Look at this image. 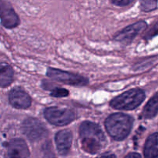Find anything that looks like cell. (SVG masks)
Returning <instances> with one entry per match:
<instances>
[{"instance_id": "obj_1", "label": "cell", "mask_w": 158, "mask_h": 158, "mask_svg": "<svg viewBox=\"0 0 158 158\" xmlns=\"http://www.w3.org/2000/svg\"><path fill=\"white\" fill-rule=\"evenodd\" d=\"M80 137L83 149L91 154L100 152L106 143L101 128L93 122L85 121L80 125Z\"/></svg>"}, {"instance_id": "obj_2", "label": "cell", "mask_w": 158, "mask_h": 158, "mask_svg": "<svg viewBox=\"0 0 158 158\" xmlns=\"http://www.w3.org/2000/svg\"><path fill=\"white\" fill-rule=\"evenodd\" d=\"M134 120L124 114H114L110 116L105 121V127L111 137L122 140L129 135L132 129Z\"/></svg>"}, {"instance_id": "obj_3", "label": "cell", "mask_w": 158, "mask_h": 158, "mask_svg": "<svg viewBox=\"0 0 158 158\" xmlns=\"http://www.w3.org/2000/svg\"><path fill=\"white\" fill-rule=\"evenodd\" d=\"M144 99L145 94L142 89H133L114 98L110 104L114 109L131 110L140 106Z\"/></svg>"}, {"instance_id": "obj_4", "label": "cell", "mask_w": 158, "mask_h": 158, "mask_svg": "<svg viewBox=\"0 0 158 158\" xmlns=\"http://www.w3.org/2000/svg\"><path fill=\"white\" fill-rule=\"evenodd\" d=\"M44 117L51 124L55 126H65L73 121L76 114L69 109L49 107L45 110Z\"/></svg>"}, {"instance_id": "obj_5", "label": "cell", "mask_w": 158, "mask_h": 158, "mask_svg": "<svg viewBox=\"0 0 158 158\" xmlns=\"http://www.w3.org/2000/svg\"><path fill=\"white\" fill-rule=\"evenodd\" d=\"M22 130L25 135L31 141H36L44 138L48 134V131L40 120L29 117L24 120Z\"/></svg>"}, {"instance_id": "obj_6", "label": "cell", "mask_w": 158, "mask_h": 158, "mask_svg": "<svg viewBox=\"0 0 158 158\" xmlns=\"http://www.w3.org/2000/svg\"><path fill=\"white\" fill-rule=\"evenodd\" d=\"M47 76L56 81L66 83L72 86H85L88 83V80L86 77L77 75L75 73L66 72L60 69L49 68L46 73Z\"/></svg>"}, {"instance_id": "obj_7", "label": "cell", "mask_w": 158, "mask_h": 158, "mask_svg": "<svg viewBox=\"0 0 158 158\" xmlns=\"http://www.w3.org/2000/svg\"><path fill=\"white\" fill-rule=\"evenodd\" d=\"M0 19L3 26L13 29L19 24V18L8 2L0 0Z\"/></svg>"}, {"instance_id": "obj_8", "label": "cell", "mask_w": 158, "mask_h": 158, "mask_svg": "<svg viewBox=\"0 0 158 158\" xmlns=\"http://www.w3.org/2000/svg\"><path fill=\"white\" fill-rule=\"evenodd\" d=\"M147 28V23L144 21H140L125 28L123 31L117 34L115 37L117 41L122 43H131L140 32Z\"/></svg>"}, {"instance_id": "obj_9", "label": "cell", "mask_w": 158, "mask_h": 158, "mask_svg": "<svg viewBox=\"0 0 158 158\" xmlns=\"http://www.w3.org/2000/svg\"><path fill=\"white\" fill-rule=\"evenodd\" d=\"M9 102L13 107L17 109H27L31 106V98L24 90L14 88L9 93Z\"/></svg>"}, {"instance_id": "obj_10", "label": "cell", "mask_w": 158, "mask_h": 158, "mask_svg": "<svg viewBox=\"0 0 158 158\" xmlns=\"http://www.w3.org/2000/svg\"><path fill=\"white\" fill-rule=\"evenodd\" d=\"M56 144L59 154L65 156L68 154L71 148L73 141L72 133L69 130H63L56 134Z\"/></svg>"}, {"instance_id": "obj_11", "label": "cell", "mask_w": 158, "mask_h": 158, "mask_svg": "<svg viewBox=\"0 0 158 158\" xmlns=\"http://www.w3.org/2000/svg\"><path fill=\"white\" fill-rule=\"evenodd\" d=\"M7 153L9 157H28L29 151L26 142L22 139H13L7 145Z\"/></svg>"}, {"instance_id": "obj_12", "label": "cell", "mask_w": 158, "mask_h": 158, "mask_svg": "<svg viewBox=\"0 0 158 158\" xmlns=\"http://www.w3.org/2000/svg\"><path fill=\"white\" fill-rule=\"evenodd\" d=\"M144 156L148 158L158 157V133L149 136L144 147Z\"/></svg>"}, {"instance_id": "obj_13", "label": "cell", "mask_w": 158, "mask_h": 158, "mask_svg": "<svg viewBox=\"0 0 158 158\" xmlns=\"http://www.w3.org/2000/svg\"><path fill=\"white\" fill-rule=\"evenodd\" d=\"M13 69L7 63H0V86L6 87L13 80Z\"/></svg>"}, {"instance_id": "obj_14", "label": "cell", "mask_w": 158, "mask_h": 158, "mask_svg": "<svg viewBox=\"0 0 158 158\" xmlns=\"http://www.w3.org/2000/svg\"><path fill=\"white\" fill-rule=\"evenodd\" d=\"M158 113V92L148 101L142 113V117L151 119L155 117Z\"/></svg>"}, {"instance_id": "obj_15", "label": "cell", "mask_w": 158, "mask_h": 158, "mask_svg": "<svg viewBox=\"0 0 158 158\" xmlns=\"http://www.w3.org/2000/svg\"><path fill=\"white\" fill-rule=\"evenodd\" d=\"M158 0H140V8L144 12L153 11L157 8Z\"/></svg>"}, {"instance_id": "obj_16", "label": "cell", "mask_w": 158, "mask_h": 158, "mask_svg": "<svg viewBox=\"0 0 158 158\" xmlns=\"http://www.w3.org/2000/svg\"><path fill=\"white\" fill-rule=\"evenodd\" d=\"M51 96L55 97H65L69 95V91L63 88H55L51 92Z\"/></svg>"}, {"instance_id": "obj_17", "label": "cell", "mask_w": 158, "mask_h": 158, "mask_svg": "<svg viewBox=\"0 0 158 158\" xmlns=\"http://www.w3.org/2000/svg\"><path fill=\"white\" fill-rule=\"evenodd\" d=\"M158 35V23L157 24L154 25L148 32H147L146 35H145V38L147 40H149V39H151L152 37L155 36V35Z\"/></svg>"}, {"instance_id": "obj_18", "label": "cell", "mask_w": 158, "mask_h": 158, "mask_svg": "<svg viewBox=\"0 0 158 158\" xmlns=\"http://www.w3.org/2000/svg\"><path fill=\"white\" fill-rule=\"evenodd\" d=\"M134 0H112V2L114 5L118 6H125L131 4Z\"/></svg>"}, {"instance_id": "obj_19", "label": "cell", "mask_w": 158, "mask_h": 158, "mask_svg": "<svg viewBox=\"0 0 158 158\" xmlns=\"http://www.w3.org/2000/svg\"><path fill=\"white\" fill-rule=\"evenodd\" d=\"M127 157H141V155L137 153H132V154H130L127 156Z\"/></svg>"}]
</instances>
